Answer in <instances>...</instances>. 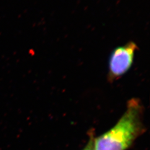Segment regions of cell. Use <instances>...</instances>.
I'll list each match as a JSON object with an SVG mask.
<instances>
[{"label":"cell","mask_w":150,"mask_h":150,"mask_svg":"<svg viewBox=\"0 0 150 150\" xmlns=\"http://www.w3.org/2000/svg\"><path fill=\"white\" fill-rule=\"evenodd\" d=\"M142 108L137 100H131L123 116L112 129L94 142L95 150H125L143 130Z\"/></svg>","instance_id":"1"},{"label":"cell","mask_w":150,"mask_h":150,"mask_svg":"<svg viewBox=\"0 0 150 150\" xmlns=\"http://www.w3.org/2000/svg\"><path fill=\"white\" fill-rule=\"evenodd\" d=\"M138 48L136 43L129 41L115 48L110 56L108 78L111 80L118 79L126 74L131 67L135 52Z\"/></svg>","instance_id":"2"},{"label":"cell","mask_w":150,"mask_h":150,"mask_svg":"<svg viewBox=\"0 0 150 150\" xmlns=\"http://www.w3.org/2000/svg\"><path fill=\"white\" fill-rule=\"evenodd\" d=\"M84 150H95L94 149V143L93 142V141H90L89 142V144L87 145V146L86 147V149Z\"/></svg>","instance_id":"3"}]
</instances>
